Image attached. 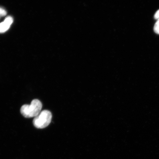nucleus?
I'll list each match as a JSON object with an SVG mask.
<instances>
[{
	"label": "nucleus",
	"instance_id": "f257e3e1",
	"mask_svg": "<svg viewBox=\"0 0 159 159\" xmlns=\"http://www.w3.org/2000/svg\"><path fill=\"white\" fill-rule=\"evenodd\" d=\"M42 104L38 99H35L31 101L30 105H25L22 106L20 112L22 115L26 118L35 117L41 112Z\"/></svg>",
	"mask_w": 159,
	"mask_h": 159
},
{
	"label": "nucleus",
	"instance_id": "f03ea898",
	"mask_svg": "<svg viewBox=\"0 0 159 159\" xmlns=\"http://www.w3.org/2000/svg\"><path fill=\"white\" fill-rule=\"evenodd\" d=\"M52 118L51 113L48 110H43L35 117L33 121L34 125L37 128H44L50 124Z\"/></svg>",
	"mask_w": 159,
	"mask_h": 159
},
{
	"label": "nucleus",
	"instance_id": "7ed1b4c3",
	"mask_svg": "<svg viewBox=\"0 0 159 159\" xmlns=\"http://www.w3.org/2000/svg\"><path fill=\"white\" fill-rule=\"evenodd\" d=\"M13 18L8 16L2 22L0 23V33H3L7 31L10 28L13 22Z\"/></svg>",
	"mask_w": 159,
	"mask_h": 159
},
{
	"label": "nucleus",
	"instance_id": "20e7f679",
	"mask_svg": "<svg viewBox=\"0 0 159 159\" xmlns=\"http://www.w3.org/2000/svg\"><path fill=\"white\" fill-rule=\"evenodd\" d=\"M154 31L157 34H159V19L154 25Z\"/></svg>",
	"mask_w": 159,
	"mask_h": 159
},
{
	"label": "nucleus",
	"instance_id": "39448f33",
	"mask_svg": "<svg viewBox=\"0 0 159 159\" xmlns=\"http://www.w3.org/2000/svg\"><path fill=\"white\" fill-rule=\"evenodd\" d=\"M7 14V12L4 9L0 7V17L4 16Z\"/></svg>",
	"mask_w": 159,
	"mask_h": 159
},
{
	"label": "nucleus",
	"instance_id": "423d86ee",
	"mask_svg": "<svg viewBox=\"0 0 159 159\" xmlns=\"http://www.w3.org/2000/svg\"><path fill=\"white\" fill-rule=\"evenodd\" d=\"M154 18L156 19H159V10L156 12V14L154 15Z\"/></svg>",
	"mask_w": 159,
	"mask_h": 159
},
{
	"label": "nucleus",
	"instance_id": "0eeeda50",
	"mask_svg": "<svg viewBox=\"0 0 159 159\" xmlns=\"http://www.w3.org/2000/svg\"></svg>",
	"mask_w": 159,
	"mask_h": 159
}]
</instances>
